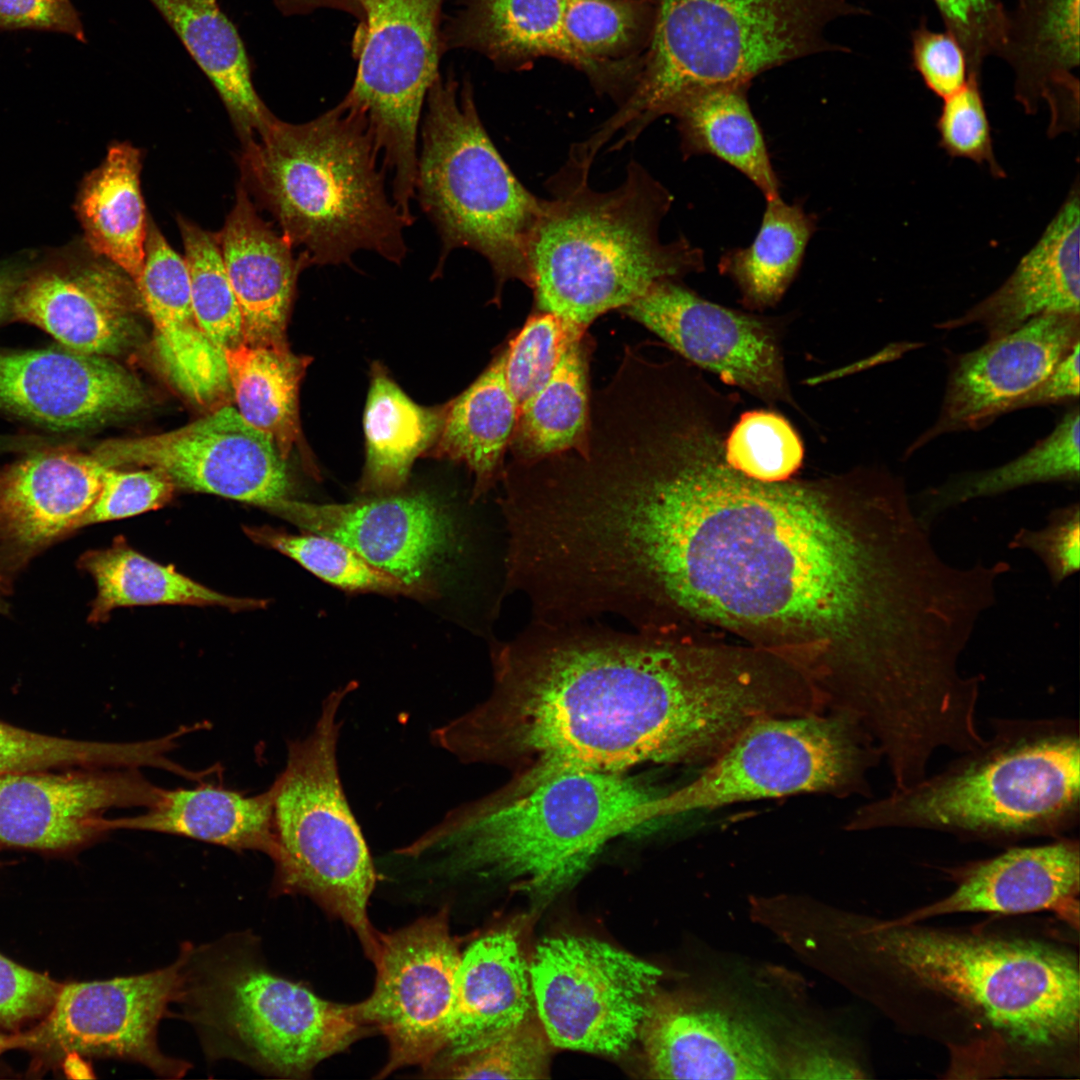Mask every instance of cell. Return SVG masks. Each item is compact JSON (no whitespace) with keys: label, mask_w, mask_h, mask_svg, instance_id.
Returning a JSON list of instances; mask_svg holds the SVG:
<instances>
[{"label":"cell","mask_w":1080,"mask_h":1080,"mask_svg":"<svg viewBox=\"0 0 1080 1080\" xmlns=\"http://www.w3.org/2000/svg\"><path fill=\"white\" fill-rule=\"evenodd\" d=\"M735 405L710 389L672 394L607 460L582 519L600 604L636 629L694 619L832 644L850 664L898 654L929 591L907 497L872 469L832 485L747 477L725 458Z\"/></svg>","instance_id":"1"},{"label":"cell","mask_w":1080,"mask_h":1080,"mask_svg":"<svg viewBox=\"0 0 1080 1080\" xmlns=\"http://www.w3.org/2000/svg\"><path fill=\"white\" fill-rule=\"evenodd\" d=\"M491 661L488 698L430 740L464 764L515 768L517 783L710 761L784 706L758 657L698 646L678 631L531 621L495 642Z\"/></svg>","instance_id":"2"},{"label":"cell","mask_w":1080,"mask_h":1080,"mask_svg":"<svg viewBox=\"0 0 1080 1080\" xmlns=\"http://www.w3.org/2000/svg\"><path fill=\"white\" fill-rule=\"evenodd\" d=\"M858 986L899 1027L942 1043L958 1068L1078 1076L1076 951L1047 939L836 918Z\"/></svg>","instance_id":"3"},{"label":"cell","mask_w":1080,"mask_h":1080,"mask_svg":"<svg viewBox=\"0 0 1080 1080\" xmlns=\"http://www.w3.org/2000/svg\"><path fill=\"white\" fill-rule=\"evenodd\" d=\"M659 794L625 773L592 770L508 782L449 810L393 854L433 879H495L553 896L610 840L647 823Z\"/></svg>","instance_id":"4"},{"label":"cell","mask_w":1080,"mask_h":1080,"mask_svg":"<svg viewBox=\"0 0 1080 1080\" xmlns=\"http://www.w3.org/2000/svg\"><path fill=\"white\" fill-rule=\"evenodd\" d=\"M590 167L569 153L548 183L551 197L530 249L537 310L581 332L654 284L704 268L702 250L685 237L661 241L673 196L640 163L631 160L622 184L609 191L589 186Z\"/></svg>","instance_id":"5"},{"label":"cell","mask_w":1080,"mask_h":1080,"mask_svg":"<svg viewBox=\"0 0 1080 1080\" xmlns=\"http://www.w3.org/2000/svg\"><path fill=\"white\" fill-rule=\"evenodd\" d=\"M992 735L941 771L859 808L848 828L923 829L1013 844L1067 836L1080 819L1077 719L993 718Z\"/></svg>","instance_id":"6"},{"label":"cell","mask_w":1080,"mask_h":1080,"mask_svg":"<svg viewBox=\"0 0 1080 1080\" xmlns=\"http://www.w3.org/2000/svg\"><path fill=\"white\" fill-rule=\"evenodd\" d=\"M243 142L247 187L311 265L350 264L360 250L400 264L408 226L389 198L363 112L342 100L317 118L274 117Z\"/></svg>","instance_id":"7"},{"label":"cell","mask_w":1080,"mask_h":1080,"mask_svg":"<svg viewBox=\"0 0 1080 1080\" xmlns=\"http://www.w3.org/2000/svg\"><path fill=\"white\" fill-rule=\"evenodd\" d=\"M654 24L634 86L589 137L611 150L699 91L746 85L772 68L839 50L825 37L835 19L863 13L847 0H651Z\"/></svg>","instance_id":"8"},{"label":"cell","mask_w":1080,"mask_h":1080,"mask_svg":"<svg viewBox=\"0 0 1080 1080\" xmlns=\"http://www.w3.org/2000/svg\"><path fill=\"white\" fill-rule=\"evenodd\" d=\"M178 957L180 985L173 1004L209 1059L303 1079L374 1030L357 1003L328 1001L269 970L248 932L198 946L182 944Z\"/></svg>","instance_id":"9"},{"label":"cell","mask_w":1080,"mask_h":1080,"mask_svg":"<svg viewBox=\"0 0 1080 1080\" xmlns=\"http://www.w3.org/2000/svg\"><path fill=\"white\" fill-rule=\"evenodd\" d=\"M415 196L440 238L438 273L455 249L483 256L495 280L532 286L530 249L546 199L527 190L482 124L469 80L439 75L428 90Z\"/></svg>","instance_id":"10"},{"label":"cell","mask_w":1080,"mask_h":1080,"mask_svg":"<svg viewBox=\"0 0 1080 1080\" xmlns=\"http://www.w3.org/2000/svg\"><path fill=\"white\" fill-rule=\"evenodd\" d=\"M355 682L331 691L303 738L290 740L283 771L271 785L278 852L273 860L277 894L308 896L342 920L370 961L380 934L368 915L377 872L340 778V709Z\"/></svg>","instance_id":"11"},{"label":"cell","mask_w":1080,"mask_h":1080,"mask_svg":"<svg viewBox=\"0 0 1080 1080\" xmlns=\"http://www.w3.org/2000/svg\"><path fill=\"white\" fill-rule=\"evenodd\" d=\"M883 758L851 714L772 716L747 726L690 783L661 793L652 820L797 793L869 794L867 772Z\"/></svg>","instance_id":"12"},{"label":"cell","mask_w":1080,"mask_h":1080,"mask_svg":"<svg viewBox=\"0 0 1080 1080\" xmlns=\"http://www.w3.org/2000/svg\"><path fill=\"white\" fill-rule=\"evenodd\" d=\"M444 0H371L352 43L357 72L343 98L364 113L391 198L404 220L414 217L417 136L429 88L440 75Z\"/></svg>","instance_id":"13"},{"label":"cell","mask_w":1080,"mask_h":1080,"mask_svg":"<svg viewBox=\"0 0 1080 1080\" xmlns=\"http://www.w3.org/2000/svg\"><path fill=\"white\" fill-rule=\"evenodd\" d=\"M529 971L551 1045L609 1056L638 1039L662 975L635 955L579 936L540 942Z\"/></svg>","instance_id":"14"},{"label":"cell","mask_w":1080,"mask_h":1080,"mask_svg":"<svg viewBox=\"0 0 1080 1080\" xmlns=\"http://www.w3.org/2000/svg\"><path fill=\"white\" fill-rule=\"evenodd\" d=\"M179 985V957L143 974L62 984L49 1012L20 1032V1048L38 1069L77 1055L126 1060L160 1077L181 1078L191 1064L163 1053L157 1038Z\"/></svg>","instance_id":"15"},{"label":"cell","mask_w":1080,"mask_h":1080,"mask_svg":"<svg viewBox=\"0 0 1080 1080\" xmlns=\"http://www.w3.org/2000/svg\"><path fill=\"white\" fill-rule=\"evenodd\" d=\"M460 958L446 907L380 934L374 988L357 1003L366 1023L388 1042V1059L377 1078L404 1067L425 1070L442 1052Z\"/></svg>","instance_id":"16"},{"label":"cell","mask_w":1080,"mask_h":1080,"mask_svg":"<svg viewBox=\"0 0 1080 1080\" xmlns=\"http://www.w3.org/2000/svg\"><path fill=\"white\" fill-rule=\"evenodd\" d=\"M93 455L106 467L145 466L174 486L264 508L288 498L285 459L272 438L231 406L178 429L104 442Z\"/></svg>","instance_id":"17"},{"label":"cell","mask_w":1080,"mask_h":1080,"mask_svg":"<svg viewBox=\"0 0 1080 1080\" xmlns=\"http://www.w3.org/2000/svg\"><path fill=\"white\" fill-rule=\"evenodd\" d=\"M266 509L305 532L346 544L427 598L438 592V576L464 552L455 514L423 491L384 493L344 504L285 498Z\"/></svg>","instance_id":"18"},{"label":"cell","mask_w":1080,"mask_h":1080,"mask_svg":"<svg viewBox=\"0 0 1080 1080\" xmlns=\"http://www.w3.org/2000/svg\"><path fill=\"white\" fill-rule=\"evenodd\" d=\"M620 311L690 364L767 403H793L769 322L706 300L674 279L654 284Z\"/></svg>","instance_id":"19"},{"label":"cell","mask_w":1080,"mask_h":1080,"mask_svg":"<svg viewBox=\"0 0 1080 1080\" xmlns=\"http://www.w3.org/2000/svg\"><path fill=\"white\" fill-rule=\"evenodd\" d=\"M164 789L138 768H71L0 775V845L72 851L105 833L112 809L144 807Z\"/></svg>","instance_id":"20"},{"label":"cell","mask_w":1080,"mask_h":1080,"mask_svg":"<svg viewBox=\"0 0 1080 1080\" xmlns=\"http://www.w3.org/2000/svg\"><path fill=\"white\" fill-rule=\"evenodd\" d=\"M1079 343L1080 314H1046L954 354L937 418L907 447L905 458L941 436L983 429L1012 412Z\"/></svg>","instance_id":"21"},{"label":"cell","mask_w":1080,"mask_h":1080,"mask_svg":"<svg viewBox=\"0 0 1080 1080\" xmlns=\"http://www.w3.org/2000/svg\"><path fill=\"white\" fill-rule=\"evenodd\" d=\"M638 1038L654 1078L767 1079L784 1072L785 1054L769 1036L706 998L657 992Z\"/></svg>","instance_id":"22"},{"label":"cell","mask_w":1080,"mask_h":1080,"mask_svg":"<svg viewBox=\"0 0 1080 1080\" xmlns=\"http://www.w3.org/2000/svg\"><path fill=\"white\" fill-rule=\"evenodd\" d=\"M148 393L110 357L72 350L0 352V408L56 430L135 413Z\"/></svg>","instance_id":"23"},{"label":"cell","mask_w":1080,"mask_h":1080,"mask_svg":"<svg viewBox=\"0 0 1080 1080\" xmlns=\"http://www.w3.org/2000/svg\"><path fill=\"white\" fill-rule=\"evenodd\" d=\"M953 890L893 920L899 923L956 913L1005 915L1053 912L1079 927L1080 848L1070 836L945 869Z\"/></svg>","instance_id":"24"},{"label":"cell","mask_w":1080,"mask_h":1080,"mask_svg":"<svg viewBox=\"0 0 1080 1080\" xmlns=\"http://www.w3.org/2000/svg\"><path fill=\"white\" fill-rule=\"evenodd\" d=\"M117 266L91 263L65 272H43L13 294L14 316L38 326L67 349L111 357L130 349L138 327L135 289Z\"/></svg>","instance_id":"25"},{"label":"cell","mask_w":1080,"mask_h":1080,"mask_svg":"<svg viewBox=\"0 0 1080 1080\" xmlns=\"http://www.w3.org/2000/svg\"><path fill=\"white\" fill-rule=\"evenodd\" d=\"M137 289L151 317L154 347L169 380L200 405L224 396L230 388L224 351L210 341L195 316L185 258L151 221Z\"/></svg>","instance_id":"26"},{"label":"cell","mask_w":1080,"mask_h":1080,"mask_svg":"<svg viewBox=\"0 0 1080 1080\" xmlns=\"http://www.w3.org/2000/svg\"><path fill=\"white\" fill-rule=\"evenodd\" d=\"M1078 180L1065 202L1012 274L990 295L938 329L976 325L987 340L1004 336L1033 318L1080 314V198Z\"/></svg>","instance_id":"27"},{"label":"cell","mask_w":1080,"mask_h":1080,"mask_svg":"<svg viewBox=\"0 0 1080 1080\" xmlns=\"http://www.w3.org/2000/svg\"><path fill=\"white\" fill-rule=\"evenodd\" d=\"M217 237L242 316L243 343L287 347V319L298 274L311 265L308 256H294L290 243L258 215L242 183Z\"/></svg>","instance_id":"28"},{"label":"cell","mask_w":1080,"mask_h":1080,"mask_svg":"<svg viewBox=\"0 0 1080 1080\" xmlns=\"http://www.w3.org/2000/svg\"><path fill=\"white\" fill-rule=\"evenodd\" d=\"M108 467L93 454L42 452L0 472V542L31 554L76 529Z\"/></svg>","instance_id":"29"},{"label":"cell","mask_w":1080,"mask_h":1080,"mask_svg":"<svg viewBox=\"0 0 1080 1080\" xmlns=\"http://www.w3.org/2000/svg\"><path fill=\"white\" fill-rule=\"evenodd\" d=\"M1079 1L1018 0L1008 23L1003 57L1015 75V97L1026 113L1046 101L1056 137L1079 127Z\"/></svg>","instance_id":"30"},{"label":"cell","mask_w":1080,"mask_h":1080,"mask_svg":"<svg viewBox=\"0 0 1080 1080\" xmlns=\"http://www.w3.org/2000/svg\"><path fill=\"white\" fill-rule=\"evenodd\" d=\"M529 964L509 929L486 934L461 953L454 1006L442 1052L424 1070L478 1050L533 1016Z\"/></svg>","instance_id":"31"},{"label":"cell","mask_w":1080,"mask_h":1080,"mask_svg":"<svg viewBox=\"0 0 1080 1080\" xmlns=\"http://www.w3.org/2000/svg\"><path fill=\"white\" fill-rule=\"evenodd\" d=\"M145 809L136 816L108 818L107 830L183 836L235 851H258L272 861L277 855L271 786L253 796L208 784L164 789Z\"/></svg>","instance_id":"32"},{"label":"cell","mask_w":1080,"mask_h":1080,"mask_svg":"<svg viewBox=\"0 0 1080 1080\" xmlns=\"http://www.w3.org/2000/svg\"><path fill=\"white\" fill-rule=\"evenodd\" d=\"M444 17L442 45L469 49L496 67L520 69L540 57H551L582 71L563 30L565 0H459Z\"/></svg>","instance_id":"33"},{"label":"cell","mask_w":1080,"mask_h":1080,"mask_svg":"<svg viewBox=\"0 0 1080 1080\" xmlns=\"http://www.w3.org/2000/svg\"><path fill=\"white\" fill-rule=\"evenodd\" d=\"M217 90L242 140L275 117L256 92L244 42L216 0H149Z\"/></svg>","instance_id":"34"},{"label":"cell","mask_w":1080,"mask_h":1080,"mask_svg":"<svg viewBox=\"0 0 1080 1080\" xmlns=\"http://www.w3.org/2000/svg\"><path fill=\"white\" fill-rule=\"evenodd\" d=\"M517 416L518 404L505 379L503 347L487 369L445 406L439 434L426 455L464 464L475 479L476 501L502 478Z\"/></svg>","instance_id":"35"},{"label":"cell","mask_w":1080,"mask_h":1080,"mask_svg":"<svg viewBox=\"0 0 1080 1080\" xmlns=\"http://www.w3.org/2000/svg\"><path fill=\"white\" fill-rule=\"evenodd\" d=\"M651 0H565V38L600 94H630L653 30Z\"/></svg>","instance_id":"36"},{"label":"cell","mask_w":1080,"mask_h":1080,"mask_svg":"<svg viewBox=\"0 0 1080 1080\" xmlns=\"http://www.w3.org/2000/svg\"><path fill=\"white\" fill-rule=\"evenodd\" d=\"M141 167L138 148L127 142L111 145L103 163L84 181L77 205L91 250L120 268L136 287L143 274L148 227Z\"/></svg>","instance_id":"37"},{"label":"cell","mask_w":1080,"mask_h":1080,"mask_svg":"<svg viewBox=\"0 0 1080 1080\" xmlns=\"http://www.w3.org/2000/svg\"><path fill=\"white\" fill-rule=\"evenodd\" d=\"M750 86H723L696 92L669 114L677 119L684 158L710 154L755 184L766 200L779 196V181L761 129L749 106Z\"/></svg>","instance_id":"38"},{"label":"cell","mask_w":1080,"mask_h":1080,"mask_svg":"<svg viewBox=\"0 0 1080 1080\" xmlns=\"http://www.w3.org/2000/svg\"><path fill=\"white\" fill-rule=\"evenodd\" d=\"M587 332L571 338L545 385L518 410L509 448L513 461L532 462L588 446L591 396Z\"/></svg>","instance_id":"39"},{"label":"cell","mask_w":1080,"mask_h":1080,"mask_svg":"<svg viewBox=\"0 0 1080 1080\" xmlns=\"http://www.w3.org/2000/svg\"><path fill=\"white\" fill-rule=\"evenodd\" d=\"M445 406L414 403L379 363L371 368L364 412L366 462L359 489L365 493L398 492L417 457L434 444Z\"/></svg>","instance_id":"40"},{"label":"cell","mask_w":1080,"mask_h":1080,"mask_svg":"<svg viewBox=\"0 0 1080 1080\" xmlns=\"http://www.w3.org/2000/svg\"><path fill=\"white\" fill-rule=\"evenodd\" d=\"M1080 413L1068 410L1054 429L1013 460L985 470L953 475L922 491L912 505L928 530L948 509L973 499L993 497L1041 483H1078L1080 479Z\"/></svg>","instance_id":"41"},{"label":"cell","mask_w":1080,"mask_h":1080,"mask_svg":"<svg viewBox=\"0 0 1080 1080\" xmlns=\"http://www.w3.org/2000/svg\"><path fill=\"white\" fill-rule=\"evenodd\" d=\"M80 567L94 578L97 596L89 621H105L118 607L150 604L215 605L231 610L257 609L265 601L216 592L132 549L117 537L105 549L85 553Z\"/></svg>","instance_id":"42"},{"label":"cell","mask_w":1080,"mask_h":1080,"mask_svg":"<svg viewBox=\"0 0 1080 1080\" xmlns=\"http://www.w3.org/2000/svg\"><path fill=\"white\" fill-rule=\"evenodd\" d=\"M230 387L238 411L252 426L268 434L287 459L301 439L298 394L311 358L287 347L241 343L224 350Z\"/></svg>","instance_id":"43"},{"label":"cell","mask_w":1080,"mask_h":1080,"mask_svg":"<svg viewBox=\"0 0 1080 1080\" xmlns=\"http://www.w3.org/2000/svg\"><path fill=\"white\" fill-rule=\"evenodd\" d=\"M815 230L816 217L800 204H788L780 195L767 199L753 242L726 252L719 269L735 282L746 306H773L796 276Z\"/></svg>","instance_id":"44"},{"label":"cell","mask_w":1080,"mask_h":1080,"mask_svg":"<svg viewBox=\"0 0 1080 1080\" xmlns=\"http://www.w3.org/2000/svg\"><path fill=\"white\" fill-rule=\"evenodd\" d=\"M171 736L138 742L83 741L44 735L0 721V775L71 768L171 771Z\"/></svg>","instance_id":"45"},{"label":"cell","mask_w":1080,"mask_h":1080,"mask_svg":"<svg viewBox=\"0 0 1080 1080\" xmlns=\"http://www.w3.org/2000/svg\"><path fill=\"white\" fill-rule=\"evenodd\" d=\"M258 544L292 558L315 576L351 592H375L426 599L424 593L370 564L346 544L316 533L301 535L270 527H248Z\"/></svg>","instance_id":"46"},{"label":"cell","mask_w":1080,"mask_h":1080,"mask_svg":"<svg viewBox=\"0 0 1080 1080\" xmlns=\"http://www.w3.org/2000/svg\"><path fill=\"white\" fill-rule=\"evenodd\" d=\"M192 306L200 327L223 351L243 343L240 308L223 263L217 234L179 217Z\"/></svg>","instance_id":"47"},{"label":"cell","mask_w":1080,"mask_h":1080,"mask_svg":"<svg viewBox=\"0 0 1080 1080\" xmlns=\"http://www.w3.org/2000/svg\"><path fill=\"white\" fill-rule=\"evenodd\" d=\"M725 458L737 471L762 482L787 481L801 466L802 441L782 415L747 411L729 428Z\"/></svg>","instance_id":"48"},{"label":"cell","mask_w":1080,"mask_h":1080,"mask_svg":"<svg viewBox=\"0 0 1080 1080\" xmlns=\"http://www.w3.org/2000/svg\"><path fill=\"white\" fill-rule=\"evenodd\" d=\"M549 1044L532 1016L486 1046L425 1071L430 1078L542 1079L547 1077Z\"/></svg>","instance_id":"49"},{"label":"cell","mask_w":1080,"mask_h":1080,"mask_svg":"<svg viewBox=\"0 0 1080 1080\" xmlns=\"http://www.w3.org/2000/svg\"><path fill=\"white\" fill-rule=\"evenodd\" d=\"M581 333L556 315L537 310L508 341L504 374L518 410L545 385L568 342Z\"/></svg>","instance_id":"50"},{"label":"cell","mask_w":1080,"mask_h":1080,"mask_svg":"<svg viewBox=\"0 0 1080 1080\" xmlns=\"http://www.w3.org/2000/svg\"><path fill=\"white\" fill-rule=\"evenodd\" d=\"M943 101L937 121L940 146L952 157L985 163L994 177L1004 178L1006 174L994 155L979 78L968 74L964 86Z\"/></svg>","instance_id":"51"},{"label":"cell","mask_w":1080,"mask_h":1080,"mask_svg":"<svg viewBox=\"0 0 1080 1080\" xmlns=\"http://www.w3.org/2000/svg\"><path fill=\"white\" fill-rule=\"evenodd\" d=\"M174 488L165 475L153 469L107 468L95 501L79 519L76 529L158 509L171 499Z\"/></svg>","instance_id":"52"},{"label":"cell","mask_w":1080,"mask_h":1080,"mask_svg":"<svg viewBox=\"0 0 1080 1080\" xmlns=\"http://www.w3.org/2000/svg\"><path fill=\"white\" fill-rule=\"evenodd\" d=\"M946 25L961 45L968 74L980 76L985 58L1000 54L1008 14L998 0H934Z\"/></svg>","instance_id":"53"},{"label":"cell","mask_w":1080,"mask_h":1080,"mask_svg":"<svg viewBox=\"0 0 1080 1080\" xmlns=\"http://www.w3.org/2000/svg\"><path fill=\"white\" fill-rule=\"evenodd\" d=\"M1008 547L1026 549L1036 554L1045 565L1054 586L1079 571L1080 566V505L1078 502L1055 508L1041 529H1019Z\"/></svg>","instance_id":"54"},{"label":"cell","mask_w":1080,"mask_h":1080,"mask_svg":"<svg viewBox=\"0 0 1080 1080\" xmlns=\"http://www.w3.org/2000/svg\"><path fill=\"white\" fill-rule=\"evenodd\" d=\"M62 984L0 954V1027L16 1031L41 1020Z\"/></svg>","instance_id":"55"},{"label":"cell","mask_w":1080,"mask_h":1080,"mask_svg":"<svg viewBox=\"0 0 1080 1080\" xmlns=\"http://www.w3.org/2000/svg\"><path fill=\"white\" fill-rule=\"evenodd\" d=\"M912 59L926 86L942 99L967 81L965 53L948 31L935 32L924 24L919 26L912 33Z\"/></svg>","instance_id":"56"},{"label":"cell","mask_w":1080,"mask_h":1080,"mask_svg":"<svg viewBox=\"0 0 1080 1080\" xmlns=\"http://www.w3.org/2000/svg\"><path fill=\"white\" fill-rule=\"evenodd\" d=\"M0 28L46 30L86 40L70 0H0Z\"/></svg>","instance_id":"57"},{"label":"cell","mask_w":1080,"mask_h":1080,"mask_svg":"<svg viewBox=\"0 0 1080 1080\" xmlns=\"http://www.w3.org/2000/svg\"><path fill=\"white\" fill-rule=\"evenodd\" d=\"M1077 344L1037 386L1021 397L1012 411L1076 400L1079 396V350Z\"/></svg>","instance_id":"58"},{"label":"cell","mask_w":1080,"mask_h":1080,"mask_svg":"<svg viewBox=\"0 0 1080 1080\" xmlns=\"http://www.w3.org/2000/svg\"><path fill=\"white\" fill-rule=\"evenodd\" d=\"M371 0H273L276 8L285 16L306 15L317 9L330 8L354 16L358 22L365 18Z\"/></svg>","instance_id":"59"},{"label":"cell","mask_w":1080,"mask_h":1080,"mask_svg":"<svg viewBox=\"0 0 1080 1080\" xmlns=\"http://www.w3.org/2000/svg\"><path fill=\"white\" fill-rule=\"evenodd\" d=\"M15 289L16 286L14 285V280L11 275L8 272L0 270V319L7 308H10Z\"/></svg>","instance_id":"60"},{"label":"cell","mask_w":1080,"mask_h":1080,"mask_svg":"<svg viewBox=\"0 0 1080 1080\" xmlns=\"http://www.w3.org/2000/svg\"><path fill=\"white\" fill-rule=\"evenodd\" d=\"M21 1047V1033L18 1031L14 1034L0 1033V1054L3 1052Z\"/></svg>","instance_id":"61"}]
</instances>
